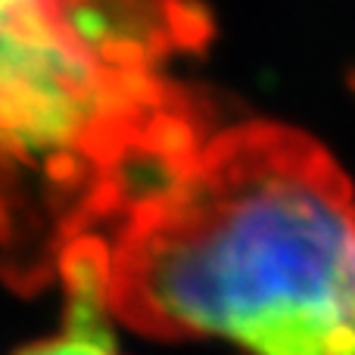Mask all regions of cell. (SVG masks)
<instances>
[{
  "label": "cell",
  "mask_w": 355,
  "mask_h": 355,
  "mask_svg": "<svg viewBox=\"0 0 355 355\" xmlns=\"http://www.w3.org/2000/svg\"><path fill=\"white\" fill-rule=\"evenodd\" d=\"M66 265H81L110 318L144 337L355 355V190L290 125L212 128Z\"/></svg>",
  "instance_id": "obj_1"
},
{
  "label": "cell",
  "mask_w": 355,
  "mask_h": 355,
  "mask_svg": "<svg viewBox=\"0 0 355 355\" xmlns=\"http://www.w3.org/2000/svg\"><path fill=\"white\" fill-rule=\"evenodd\" d=\"M66 287V315L62 327L47 340L25 346L16 355H122L110 327V312L100 300L94 281L81 275L62 277Z\"/></svg>",
  "instance_id": "obj_3"
},
{
  "label": "cell",
  "mask_w": 355,
  "mask_h": 355,
  "mask_svg": "<svg viewBox=\"0 0 355 355\" xmlns=\"http://www.w3.org/2000/svg\"><path fill=\"white\" fill-rule=\"evenodd\" d=\"M193 0H0V275L56 281L209 131L175 62L209 41Z\"/></svg>",
  "instance_id": "obj_2"
}]
</instances>
